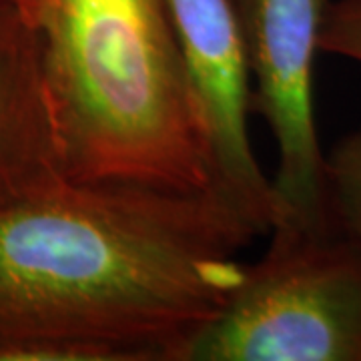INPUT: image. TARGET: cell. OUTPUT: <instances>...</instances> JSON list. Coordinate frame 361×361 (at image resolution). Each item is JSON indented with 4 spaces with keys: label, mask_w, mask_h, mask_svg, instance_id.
<instances>
[{
    "label": "cell",
    "mask_w": 361,
    "mask_h": 361,
    "mask_svg": "<svg viewBox=\"0 0 361 361\" xmlns=\"http://www.w3.org/2000/svg\"><path fill=\"white\" fill-rule=\"evenodd\" d=\"M233 2L255 80L253 111L263 116L279 149L273 177L281 205L277 227H327L325 153L315 123L313 71L331 0Z\"/></svg>",
    "instance_id": "cell-4"
},
{
    "label": "cell",
    "mask_w": 361,
    "mask_h": 361,
    "mask_svg": "<svg viewBox=\"0 0 361 361\" xmlns=\"http://www.w3.org/2000/svg\"><path fill=\"white\" fill-rule=\"evenodd\" d=\"M14 2L39 40L68 180L215 195L167 0Z\"/></svg>",
    "instance_id": "cell-2"
},
{
    "label": "cell",
    "mask_w": 361,
    "mask_h": 361,
    "mask_svg": "<svg viewBox=\"0 0 361 361\" xmlns=\"http://www.w3.org/2000/svg\"><path fill=\"white\" fill-rule=\"evenodd\" d=\"M325 197L329 225L361 245V129L325 155Z\"/></svg>",
    "instance_id": "cell-7"
},
{
    "label": "cell",
    "mask_w": 361,
    "mask_h": 361,
    "mask_svg": "<svg viewBox=\"0 0 361 361\" xmlns=\"http://www.w3.org/2000/svg\"><path fill=\"white\" fill-rule=\"evenodd\" d=\"M183 361H361V245L334 225L277 227Z\"/></svg>",
    "instance_id": "cell-3"
},
{
    "label": "cell",
    "mask_w": 361,
    "mask_h": 361,
    "mask_svg": "<svg viewBox=\"0 0 361 361\" xmlns=\"http://www.w3.org/2000/svg\"><path fill=\"white\" fill-rule=\"evenodd\" d=\"M180 61L205 130L215 195L257 231L271 233L281 205L253 153L251 66L233 0H167Z\"/></svg>",
    "instance_id": "cell-5"
},
{
    "label": "cell",
    "mask_w": 361,
    "mask_h": 361,
    "mask_svg": "<svg viewBox=\"0 0 361 361\" xmlns=\"http://www.w3.org/2000/svg\"><path fill=\"white\" fill-rule=\"evenodd\" d=\"M322 52L361 65V0H331L322 30Z\"/></svg>",
    "instance_id": "cell-8"
},
{
    "label": "cell",
    "mask_w": 361,
    "mask_h": 361,
    "mask_svg": "<svg viewBox=\"0 0 361 361\" xmlns=\"http://www.w3.org/2000/svg\"><path fill=\"white\" fill-rule=\"evenodd\" d=\"M257 231L215 195L80 185L0 209V361H183Z\"/></svg>",
    "instance_id": "cell-1"
},
{
    "label": "cell",
    "mask_w": 361,
    "mask_h": 361,
    "mask_svg": "<svg viewBox=\"0 0 361 361\" xmlns=\"http://www.w3.org/2000/svg\"><path fill=\"white\" fill-rule=\"evenodd\" d=\"M68 183L39 40L14 0H0V209Z\"/></svg>",
    "instance_id": "cell-6"
}]
</instances>
